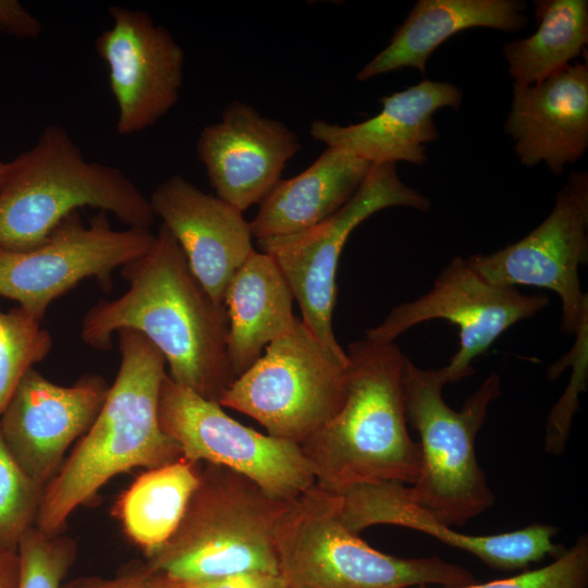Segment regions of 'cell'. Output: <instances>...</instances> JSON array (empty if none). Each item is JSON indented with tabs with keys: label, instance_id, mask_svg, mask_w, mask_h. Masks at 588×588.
Instances as JSON below:
<instances>
[{
	"label": "cell",
	"instance_id": "18",
	"mask_svg": "<svg viewBox=\"0 0 588 588\" xmlns=\"http://www.w3.org/2000/svg\"><path fill=\"white\" fill-rule=\"evenodd\" d=\"M148 199L155 217L173 234L197 280L223 305L231 278L255 250L243 212L181 175L161 182Z\"/></svg>",
	"mask_w": 588,
	"mask_h": 588
},
{
	"label": "cell",
	"instance_id": "23",
	"mask_svg": "<svg viewBox=\"0 0 588 588\" xmlns=\"http://www.w3.org/2000/svg\"><path fill=\"white\" fill-rule=\"evenodd\" d=\"M293 301L286 279L268 254L254 250L235 271L223 297L229 319L226 354L234 380L292 328Z\"/></svg>",
	"mask_w": 588,
	"mask_h": 588
},
{
	"label": "cell",
	"instance_id": "35",
	"mask_svg": "<svg viewBox=\"0 0 588 588\" xmlns=\"http://www.w3.org/2000/svg\"><path fill=\"white\" fill-rule=\"evenodd\" d=\"M183 588H195V587L192 585L184 584Z\"/></svg>",
	"mask_w": 588,
	"mask_h": 588
},
{
	"label": "cell",
	"instance_id": "28",
	"mask_svg": "<svg viewBox=\"0 0 588 588\" xmlns=\"http://www.w3.org/2000/svg\"><path fill=\"white\" fill-rule=\"evenodd\" d=\"M16 588H63V579L75 558L70 538L48 535L32 526L17 546Z\"/></svg>",
	"mask_w": 588,
	"mask_h": 588
},
{
	"label": "cell",
	"instance_id": "17",
	"mask_svg": "<svg viewBox=\"0 0 588 588\" xmlns=\"http://www.w3.org/2000/svg\"><path fill=\"white\" fill-rule=\"evenodd\" d=\"M338 494L341 498L342 517L356 534L375 525L411 528L466 551L495 569L525 568L547 555L556 558L565 550L552 541L558 528L542 523L488 536L452 530L417 504L408 487L403 483H365Z\"/></svg>",
	"mask_w": 588,
	"mask_h": 588
},
{
	"label": "cell",
	"instance_id": "30",
	"mask_svg": "<svg viewBox=\"0 0 588 588\" xmlns=\"http://www.w3.org/2000/svg\"><path fill=\"white\" fill-rule=\"evenodd\" d=\"M184 584L150 568L145 562L128 566L110 578L82 577L63 584V588H183Z\"/></svg>",
	"mask_w": 588,
	"mask_h": 588
},
{
	"label": "cell",
	"instance_id": "12",
	"mask_svg": "<svg viewBox=\"0 0 588 588\" xmlns=\"http://www.w3.org/2000/svg\"><path fill=\"white\" fill-rule=\"evenodd\" d=\"M548 304V296L525 295L516 287L491 283L473 269L466 258L454 257L428 293L392 308L380 324L367 331L366 338L394 342L400 334L424 321H450L460 330V347L441 369L446 383H453L474 373L473 360L504 331L534 317Z\"/></svg>",
	"mask_w": 588,
	"mask_h": 588
},
{
	"label": "cell",
	"instance_id": "7",
	"mask_svg": "<svg viewBox=\"0 0 588 588\" xmlns=\"http://www.w3.org/2000/svg\"><path fill=\"white\" fill-rule=\"evenodd\" d=\"M442 369H422L408 358L403 370L407 424L419 433L421 469L408 487L413 500L433 518L463 526L494 503V494L478 464L476 437L490 404L501 394L499 375L490 373L454 411L444 401Z\"/></svg>",
	"mask_w": 588,
	"mask_h": 588
},
{
	"label": "cell",
	"instance_id": "19",
	"mask_svg": "<svg viewBox=\"0 0 588 588\" xmlns=\"http://www.w3.org/2000/svg\"><path fill=\"white\" fill-rule=\"evenodd\" d=\"M504 132L520 163H544L554 174L588 147V64H569L530 85L513 84Z\"/></svg>",
	"mask_w": 588,
	"mask_h": 588
},
{
	"label": "cell",
	"instance_id": "26",
	"mask_svg": "<svg viewBox=\"0 0 588 588\" xmlns=\"http://www.w3.org/2000/svg\"><path fill=\"white\" fill-rule=\"evenodd\" d=\"M41 322L21 306L0 309V415L25 372L52 348Z\"/></svg>",
	"mask_w": 588,
	"mask_h": 588
},
{
	"label": "cell",
	"instance_id": "4",
	"mask_svg": "<svg viewBox=\"0 0 588 588\" xmlns=\"http://www.w3.org/2000/svg\"><path fill=\"white\" fill-rule=\"evenodd\" d=\"M83 207L113 213L135 229L149 230L156 218L149 199L120 169L87 160L63 127L49 124L10 161L0 185V248L38 247Z\"/></svg>",
	"mask_w": 588,
	"mask_h": 588
},
{
	"label": "cell",
	"instance_id": "15",
	"mask_svg": "<svg viewBox=\"0 0 588 588\" xmlns=\"http://www.w3.org/2000/svg\"><path fill=\"white\" fill-rule=\"evenodd\" d=\"M108 390L99 375H84L65 387L34 367L25 372L0 415V432L34 482L45 488L53 478L65 451L94 422Z\"/></svg>",
	"mask_w": 588,
	"mask_h": 588
},
{
	"label": "cell",
	"instance_id": "32",
	"mask_svg": "<svg viewBox=\"0 0 588 588\" xmlns=\"http://www.w3.org/2000/svg\"><path fill=\"white\" fill-rule=\"evenodd\" d=\"M195 588H287L280 574L242 572L194 584Z\"/></svg>",
	"mask_w": 588,
	"mask_h": 588
},
{
	"label": "cell",
	"instance_id": "14",
	"mask_svg": "<svg viewBox=\"0 0 588 588\" xmlns=\"http://www.w3.org/2000/svg\"><path fill=\"white\" fill-rule=\"evenodd\" d=\"M112 26L96 39L109 70L118 107L117 133L128 136L151 127L177 102L184 51L147 12L110 5Z\"/></svg>",
	"mask_w": 588,
	"mask_h": 588
},
{
	"label": "cell",
	"instance_id": "25",
	"mask_svg": "<svg viewBox=\"0 0 588 588\" xmlns=\"http://www.w3.org/2000/svg\"><path fill=\"white\" fill-rule=\"evenodd\" d=\"M534 4L537 30L503 47L513 84H535L562 71L588 42L587 0H536Z\"/></svg>",
	"mask_w": 588,
	"mask_h": 588
},
{
	"label": "cell",
	"instance_id": "6",
	"mask_svg": "<svg viewBox=\"0 0 588 588\" xmlns=\"http://www.w3.org/2000/svg\"><path fill=\"white\" fill-rule=\"evenodd\" d=\"M279 574L287 588H457L476 583L439 556L382 553L352 531L338 493L315 483L283 513L277 529Z\"/></svg>",
	"mask_w": 588,
	"mask_h": 588
},
{
	"label": "cell",
	"instance_id": "9",
	"mask_svg": "<svg viewBox=\"0 0 588 588\" xmlns=\"http://www.w3.org/2000/svg\"><path fill=\"white\" fill-rule=\"evenodd\" d=\"M404 206L427 211L430 200L404 184L395 163L373 164L352 198L318 224L286 236L257 240L286 279L302 320L329 350L346 356L332 329L336 302L335 275L342 249L352 231L371 215Z\"/></svg>",
	"mask_w": 588,
	"mask_h": 588
},
{
	"label": "cell",
	"instance_id": "11",
	"mask_svg": "<svg viewBox=\"0 0 588 588\" xmlns=\"http://www.w3.org/2000/svg\"><path fill=\"white\" fill-rule=\"evenodd\" d=\"M154 240L149 230H114L105 211L85 224L76 210L40 246L0 248V296L42 321L49 305L85 279L111 290L113 271L144 255Z\"/></svg>",
	"mask_w": 588,
	"mask_h": 588
},
{
	"label": "cell",
	"instance_id": "8",
	"mask_svg": "<svg viewBox=\"0 0 588 588\" xmlns=\"http://www.w3.org/2000/svg\"><path fill=\"white\" fill-rule=\"evenodd\" d=\"M347 364V355L334 354L296 316L219 404L252 417L267 434L301 446L343 405Z\"/></svg>",
	"mask_w": 588,
	"mask_h": 588
},
{
	"label": "cell",
	"instance_id": "1",
	"mask_svg": "<svg viewBox=\"0 0 588 588\" xmlns=\"http://www.w3.org/2000/svg\"><path fill=\"white\" fill-rule=\"evenodd\" d=\"M121 273L127 291L88 309L82 341L108 351L114 333L135 330L160 351L175 383L219 403L234 381L226 354V310L197 280L166 225H160L150 248L124 265Z\"/></svg>",
	"mask_w": 588,
	"mask_h": 588
},
{
	"label": "cell",
	"instance_id": "34",
	"mask_svg": "<svg viewBox=\"0 0 588 588\" xmlns=\"http://www.w3.org/2000/svg\"><path fill=\"white\" fill-rule=\"evenodd\" d=\"M10 169V162H0V185L4 181Z\"/></svg>",
	"mask_w": 588,
	"mask_h": 588
},
{
	"label": "cell",
	"instance_id": "10",
	"mask_svg": "<svg viewBox=\"0 0 588 588\" xmlns=\"http://www.w3.org/2000/svg\"><path fill=\"white\" fill-rule=\"evenodd\" d=\"M158 414L161 429L189 462L228 467L287 502L316 483L298 444L242 425L218 402L175 383L168 373L160 389Z\"/></svg>",
	"mask_w": 588,
	"mask_h": 588
},
{
	"label": "cell",
	"instance_id": "33",
	"mask_svg": "<svg viewBox=\"0 0 588 588\" xmlns=\"http://www.w3.org/2000/svg\"><path fill=\"white\" fill-rule=\"evenodd\" d=\"M17 577V552L0 550V588H16Z\"/></svg>",
	"mask_w": 588,
	"mask_h": 588
},
{
	"label": "cell",
	"instance_id": "22",
	"mask_svg": "<svg viewBox=\"0 0 588 588\" xmlns=\"http://www.w3.org/2000/svg\"><path fill=\"white\" fill-rule=\"evenodd\" d=\"M373 164L343 149L327 147L298 175L280 180L249 222L253 236L291 235L326 220L357 192Z\"/></svg>",
	"mask_w": 588,
	"mask_h": 588
},
{
	"label": "cell",
	"instance_id": "21",
	"mask_svg": "<svg viewBox=\"0 0 588 588\" xmlns=\"http://www.w3.org/2000/svg\"><path fill=\"white\" fill-rule=\"evenodd\" d=\"M519 0H418L390 44L356 74L364 82L403 68L425 73L432 52L453 35L473 27L517 32L528 23Z\"/></svg>",
	"mask_w": 588,
	"mask_h": 588
},
{
	"label": "cell",
	"instance_id": "16",
	"mask_svg": "<svg viewBox=\"0 0 588 588\" xmlns=\"http://www.w3.org/2000/svg\"><path fill=\"white\" fill-rule=\"evenodd\" d=\"M299 149L291 128L238 100L203 128L196 144L217 197L241 212L264 199Z\"/></svg>",
	"mask_w": 588,
	"mask_h": 588
},
{
	"label": "cell",
	"instance_id": "24",
	"mask_svg": "<svg viewBox=\"0 0 588 588\" xmlns=\"http://www.w3.org/2000/svg\"><path fill=\"white\" fill-rule=\"evenodd\" d=\"M200 463L180 458L147 469L119 502L126 535L149 555L176 530L199 481Z\"/></svg>",
	"mask_w": 588,
	"mask_h": 588
},
{
	"label": "cell",
	"instance_id": "27",
	"mask_svg": "<svg viewBox=\"0 0 588 588\" xmlns=\"http://www.w3.org/2000/svg\"><path fill=\"white\" fill-rule=\"evenodd\" d=\"M42 491L17 464L0 432V550H17L35 524Z\"/></svg>",
	"mask_w": 588,
	"mask_h": 588
},
{
	"label": "cell",
	"instance_id": "3",
	"mask_svg": "<svg viewBox=\"0 0 588 588\" xmlns=\"http://www.w3.org/2000/svg\"><path fill=\"white\" fill-rule=\"evenodd\" d=\"M346 352L347 384L339 412L302 445L320 487L342 493L376 482L413 485L421 469L407 429L403 370L394 342L367 338Z\"/></svg>",
	"mask_w": 588,
	"mask_h": 588
},
{
	"label": "cell",
	"instance_id": "20",
	"mask_svg": "<svg viewBox=\"0 0 588 588\" xmlns=\"http://www.w3.org/2000/svg\"><path fill=\"white\" fill-rule=\"evenodd\" d=\"M463 91L449 82L424 79L380 99L381 111L363 122L339 125L316 120L310 136L328 147L343 149L372 164L405 161L424 164L425 144L440 133L433 114L443 108L458 110Z\"/></svg>",
	"mask_w": 588,
	"mask_h": 588
},
{
	"label": "cell",
	"instance_id": "29",
	"mask_svg": "<svg viewBox=\"0 0 588 588\" xmlns=\"http://www.w3.org/2000/svg\"><path fill=\"white\" fill-rule=\"evenodd\" d=\"M457 588H588V536L580 535L571 548L543 567L510 578Z\"/></svg>",
	"mask_w": 588,
	"mask_h": 588
},
{
	"label": "cell",
	"instance_id": "31",
	"mask_svg": "<svg viewBox=\"0 0 588 588\" xmlns=\"http://www.w3.org/2000/svg\"><path fill=\"white\" fill-rule=\"evenodd\" d=\"M0 30L19 38H37L41 23L15 0H0Z\"/></svg>",
	"mask_w": 588,
	"mask_h": 588
},
{
	"label": "cell",
	"instance_id": "5",
	"mask_svg": "<svg viewBox=\"0 0 588 588\" xmlns=\"http://www.w3.org/2000/svg\"><path fill=\"white\" fill-rule=\"evenodd\" d=\"M292 502L228 467L200 463L198 485L176 530L146 563L187 585L242 572L279 574L277 529Z\"/></svg>",
	"mask_w": 588,
	"mask_h": 588
},
{
	"label": "cell",
	"instance_id": "2",
	"mask_svg": "<svg viewBox=\"0 0 588 588\" xmlns=\"http://www.w3.org/2000/svg\"><path fill=\"white\" fill-rule=\"evenodd\" d=\"M121 364L89 429L44 488L34 526L60 535L70 515L114 476L157 468L183 457L159 422L166 359L142 333L117 332Z\"/></svg>",
	"mask_w": 588,
	"mask_h": 588
},
{
	"label": "cell",
	"instance_id": "13",
	"mask_svg": "<svg viewBox=\"0 0 588 588\" xmlns=\"http://www.w3.org/2000/svg\"><path fill=\"white\" fill-rule=\"evenodd\" d=\"M466 261L497 285L522 284L554 292L562 302L561 330L577 334L588 319L587 294L578 273L579 266L588 261V173H569L550 215L525 237Z\"/></svg>",
	"mask_w": 588,
	"mask_h": 588
}]
</instances>
